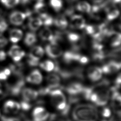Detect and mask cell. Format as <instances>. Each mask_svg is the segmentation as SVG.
Segmentation results:
<instances>
[{"instance_id":"obj_36","label":"cell","mask_w":121,"mask_h":121,"mask_svg":"<svg viewBox=\"0 0 121 121\" xmlns=\"http://www.w3.org/2000/svg\"><path fill=\"white\" fill-rule=\"evenodd\" d=\"M8 43L7 39L2 35H0V48L4 47Z\"/></svg>"},{"instance_id":"obj_9","label":"cell","mask_w":121,"mask_h":121,"mask_svg":"<svg viewBox=\"0 0 121 121\" xmlns=\"http://www.w3.org/2000/svg\"><path fill=\"white\" fill-rule=\"evenodd\" d=\"M23 101L30 103L35 100L38 97V92L30 88H24L22 91Z\"/></svg>"},{"instance_id":"obj_2","label":"cell","mask_w":121,"mask_h":121,"mask_svg":"<svg viewBox=\"0 0 121 121\" xmlns=\"http://www.w3.org/2000/svg\"><path fill=\"white\" fill-rule=\"evenodd\" d=\"M106 83H103L90 88V90L95 93L96 96V100L95 104L98 106L105 105L109 99L110 91L107 88Z\"/></svg>"},{"instance_id":"obj_38","label":"cell","mask_w":121,"mask_h":121,"mask_svg":"<svg viewBox=\"0 0 121 121\" xmlns=\"http://www.w3.org/2000/svg\"><path fill=\"white\" fill-rule=\"evenodd\" d=\"M88 61V59L86 57V56H81L79 60V62L82 64H86V63H87Z\"/></svg>"},{"instance_id":"obj_31","label":"cell","mask_w":121,"mask_h":121,"mask_svg":"<svg viewBox=\"0 0 121 121\" xmlns=\"http://www.w3.org/2000/svg\"><path fill=\"white\" fill-rule=\"evenodd\" d=\"M42 21L43 24L46 26H49L52 25L53 23V18L48 14L41 17L40 18Z\"/></svg>"},{"instance_id":"obj_32","label":"cell","mask_w":121,"mask_h":121,"mask_svg":"<svg viewBox=\"0 0 121 121\" xmlns=\"http://www.w3.org/2000/svg\"><path fill=\"white\" fill-rule=\"evenodd\" d=\"M68 38L71 42L75 43L79 40V35L75 33H70L68 35Z\"/></svg>"},{"instance_id":"obj_47","label":"cell","mask_w":121,"mask_h":121,"mask_svg":"<svg viewBox=\"0 0 121 121\" xmlns=\"http://www.w3.org/2000/svg\"><path fill=\"white\" fill-rule=\"evenodd\" d=\"M1 87H2V86H1V84L0 83V91H1Z\"/></svg>"},{"instance_id":"obj_6","label":"cell","mask_w":121,"mask_h":121,"mask_svg":"<svg viewBox=\"0 0 121 121\" xmlns=\"http://www.w3.org/2000/svg\"><path fill=\"white\" fill-rule=\"evenodd\" d=\"M21 109L20 104L13 100L6 101L3 106L4 112L7 114H16Z\"/></svg>"},{"instance_id":"obj_43","label":"cell","mask_w":121,"mask_h":121,"mask_svg":"<svg viewBox=\"0 0 121 121\" xmlns=\"http://www.w3.org/2000/svg\"><path fill=\"white\" fill-rule=\"evenodd\" d=\"M5 96L4 94L2 92V91H0V100H2L5 97Z\"/></svg>"},{"instance_id":"obj_44","label":"cell","mask_w":121,"mask_h":121,"mask_svg":"<svg viewBox=\"0 0 121 121\" xmlns=\"http://www.w3.org/2000/svg\"><path fill=\"white\" fill-rule=\"evenodd\" d=\"M30 1V0H21V1L22 2V3L24 4H26L28 3V2H29Z\"/></svg>"},{"instance_id":"obj_23","label":"cell","mask_w":121,"mask_h":121,"mask_svg":"<svg viewBox=\"0 0 121 121\" xmlns=\"http://www.w3.org/2000/svg\"><path fill=\"white\" fill-rule=\"evenodd\" d=\"M80 57L81 55L79 54L72 52H66L63 55V59L66 62L70 63L73 61H79Z\"/></svg>"},{"instance_id":"obj_45","label":"cell","mask_w":121,"mask_h":121,"mask_svg":"<svg viewBox=\"0 0 121 121\" xmlns=\"http://www.w3.org/2000/svg\"><path fill=\"white\" fill-rule=\"evenodd\" d=\"M93 1H94V2L95 3H100V2H102V1H104V0H92Z\"/></svg>"},{"instance_id":"obj_15","label":"cell","mask_w":121,"mask_h":121,"mask_svg":"<svg viewBox=\"0 0 121 121\" xmlns=\"http://www.w3.org/2000/svg\"><path fill=\"white\" fill-rule=\"evenodd\" d=\"M42 80V75L41 72L37 69H35L32 71L26 78L27 81L34 84H40Z\"/></svg>"},{"instance_id":"obj_12","label":"cell","mask_w":121,"mask_h":121,"mask_svg":"<svg viewBox=\"0 0 121 121\" xmlns=\"http://www.w3.org/2000/svg\"><path fill=\"white\" fill-rule=\"evenodd\" d=\"M120 68V62L112 61L104 65L101 69L102 72L105 74H112L118 71Z\"/></svg>"},{"instance_id":"obj_1","label":"cell","mask_w":121,"mask_h":121,"mask_svg":"<svg viewBox=\"0 0 121 121\" xmlns=\"http://www.w3.org/2000/svg\"><path fill=\"white\" fill-rule=\"evenodd\" d=\"M72 116L76 121H96L98 112L92 104H81L73 109Z\"/></svg>"},{"instance_id":"obj_21","label":"cell","mask_w":121,"mask_h":121,"mask_svg":"<svg viewBox=\"0 0 121 121\" xmlns=\"http://www.w3.org/2000/svg\"><path fill=\"white\" fill-rule=\"evenodd\" d=\"M41 19L39 17H31L29 18L28 25L29 28L32 31H36L42 25Z\"/></svg>"},{"instance_id":"obj_22","label":"cell","mask_w":121,"mask_h":121,"mask_svg":"<svg viewBox=\"0 0 121 121\" xmlns=\"http://www.w3.org/2000/svg\"><path fill=\"white\" fill-rule=\"evenodd\" d=\"M110 37V43L112 47H115L120 45L121 34L117 32H111L108 35Z\"/></svg>"},{"instance_id":"obj_8","label":"cell","mask_w":121,"mask_h":121,"mask_svg":"<svg viewBox=\"0 0 121 121\" xmlns=\"http://www.w3.org/2000/svg\"><path fill=\"white\" fill-rule=\"evenodd\" d=\"M26 16V14L22 12L18 11H14L9 15V21L14 25L19 26L23 23Z\"/></svg>"},{"instance_id":"obj_40","label":"cell","mask_w":121,"mask_h":121,"mask_svg":"<svg viewBox=\"0 0 121 121\" xmlns=\"http://www.w3.org/2000/svg\"><path fill=\"white\" fill-rule=\"evenodd\" d=\"M8 77L4 73L3 71H0V80H6Z\"/></svg>"},{"instance_id":"obj_48","label":"cell","mask_w":121,"mask_h":121,"mask_svg":"<svg viewBox=\"0 0 121 121\" xmlns=\"http://www.w3.org/2000/svg\"><path fill=\"white\" fill-rule=\"evenodd\" d=\"M69 1H74V0H68Z\"/></svg>"},{"instance_id":"obj_19","label":"cell","mask_w":121,"mask_h":121,"mask_svg":"<svg viewBox=\"0 0 121 121\" xmlns=\"http://www.w3.org/2000/svg\"><path fill=\"white\" fill-rule=\"evenodd\" d=\"M23 32L18 29H13L9 33V39L13 43H17L22 38Z\"/></svg>"},{"instance_id":"obj_3","label":"cell","mask_w":121,"mask_h":121,"mask_svg":"<svg viewBox=\"0 0 121 121\" xmlns=\"http://www.w3.org/2000/svg\"><path fill=\"white\" fill-rule=\"evenodd\" d=\"M50 94L51 102L57 109L63 111L68 107L66 98L60 90L53 89L51 91Z\"/></svg>"},{"instance_id":"obj_42","label":"cell","mask_w":121,"mask_h":121,"mask_svg":"<svg viewBox=\"0 0 121 121\" xmlns=\"http://www.w3.org/2000/svg\"><path fill=\"white\" fill-rule=\"evenodd\" d=\"M3 72H4V73L8 77L11 74V70L10 69H8V68H6L4 69V70H3Z\"/></svg>"},{"instance_id":"obj_17","label":"cell","mask_w":121,"mask_h":121,"mask_svg":"<svg viewBox=\"0 0 121 121\" xmlns=\"http://www.w3.org/2000/svg\"><path fill=\"white\" fill-rule=\"evenodd\" d=\"M106 13L107 18L109 21H112L117 18L120 14L119 10L113 4L108 6L106 8Z\"/></svg>"},{"instance_id":"obj_33","label":"cell","mask_w":121,"mask_h":121,"mask_svg":"<svg viewBox=\"0 0 121 121\" xmlns=\"http://www.w3.org/2000/svg\"><path fill=\"white\" fill-rule=\"evenodd\" d=\"M101 114L104 118H107L111 116L112 111L108 107H104L101 112Z\"/></svg>"},{"instance_id":"obj_27","label":"cell","mask_w":121,"mask_h":121,"mask_svg":"<svg viewBox=\"0 0 121 121\" xmlns=\"http://www.w3.org/2000/svg\"><path fill=\"white\" fill-rule=\"evenodd\" d=\"M36 35L34 33H27L25 37L24 42L27 46H31L36 41Z\"/></svg>"},{"instance_id":"obj_4","label":"cell","mask_w":121,"mask_h":121,"mask_svg":"<svg viewBox=\"0 0 121 121\" xmlns=\"http://www.w3.org/2000/svg\"><path fill=\"white\" fill-rule=\"evenodd\" d=\"M32 116L34 121H46L49 118L50 114L45 108L38 106L34 109Z\"/></svg>"},{"instance_id":"obj_41","label":"cell","mask_w":121,"mask_h":121,"mask_svg":"<svg viewBox=\"0 0 121 121\" xmlns=\"http://www.w3.org/2000/svg\"><path fill=\"white\" fill-rule=\"evenodd\" d=\"M121 75H120V74H119L118 77H117V78H116V80L115 81L117 88L118 86L120 87V85H121Z\"/></svg>"},{"instance_id":"obj_30","label":"cell","mask_w":121,"mask_h":121,"mask_svg":"<svg viewBox=\"0 0 121 121\" xmlns=\"http://www.w3.org/2000/svg\"><path fill=\"white\" fill-rule=\"evenodd\" d=\"M6 7L11 8L17 5L19 2L20 0H0Z\"/></svg>"},{"instance_id":"obj_11","label":"cell","mask_w":121,"mask_h":121,"mask_svg":"<svg viewBox=\"0 0 121 121\" xmlns=\"http://www.w3.org/2000/svg\"><path fill=\"white\" fill-rule=\"evenodd\" d=\"M84 87L79 83H73L68 85L66 90L72 96H75L82 94Z\"/></svg>"},{"instance_id":"obj_14","label":"cell","mask_w":121,"mask_h":121,"mask_svg":"<svg viewBox=\"0 0 121 121\" xmlns=\"http://www.w3.org/2000/svg\"><path fill=\"white\" fill-rule=\"evenodd\" d=\"M43 54L44 50L43 48L40 46H35L31 49L28 55V58L38 62Z\"/></svg>"},{"instance_id":"obj_39","label":"cell","mask_w":121,"mask_h":121,"mask_svg":"<svg viewBox=\"0 0 121 121\" xmlns=\"http://www.w3.org/2000/svg\"><path fill=\"white\" fill-rule=\"evenodd\" d=\"M6 56V53L4 51H0V61H2L5 60Z\"/></svg>"},{"instance_id":"obj_46","label":"cell","mask_w":121,"mask_h":121,"mask_svg":"<svg viewBox=\"0 0 121 121\" xmlns=\"http://www.w3.org/2000/svg\"><path fill=\"white\" fill-rule=\"evenodd\" d=\"M35 1H36L37 2H42L43 1V0H35Z\"/></svg>"},{"instance_id":"obj_49","label":"cell","mask_w":121,"mask_h":121,"mask_svg":"<svg viewBox=\"0 0 121 121\" xmlns=\"http://www.w3.org/2000/svg\"></svg>"},{"instance_id":"obj_7","label":"cell","mask_w":121,"mask_h":121,"mask_svg":"<svg viewBox=\"0 0 121 121\" xmlns=\"http://www.w3.org/2000/svg\"><path fill=\"white\" fill-rule=\"evenodd\" d=\"M9 55L15 62L19 61L25 55V52L18 45H14L9 49Z\"/></svg>"},{"instance_id":"obj_10","label":"cell","mask_w":121,"mask_h":121,"mask_svg":"<svg viewBox=\"0 0 121 121\" xmlns=\"http://www.w3.org/2000/svg\"><path fill=\"white\" fill-rule=\"evenodd\" d=\"M70 26L75 29H82L85 27V19L80 15H75L71 17L70 20Z\"/></svg>"},{"instance_id":"obj_13","label":"cell","mask_w":121,"mask_h":121,"mask_svg":"<svg viewBox=\"0 0 121 121\" xmlns=\"http://www.w3.org/2000/svg\"><path fill=\"white\" fill-rule=\"evenodd\" d=\"M102 73L101 69L97 67H91L87 70L88 77L92 81L99 80L102 77Z\"/></svg>"},{"instance_id":"obj_37","label":"cell","mask_w":121,"mask_h":121,"mask_svg":"<svg viewBox=\"0 0 121 121\" xmlns=\"http://www.w3.org/2000/svg\"><path fill=\"white\" fill-rule=\"evenodd\" d=\"M1 121H21L17 118H8L6 117H2Z\"/></svg>"},{"instance_id":"obj_20","label":"cell","mask_w":121,"mask_h":121,"mask_svg":"<svg viewBox=\"0 0 121 121\" xmlns=\"http://www.w3.org/2000/svg\"><path fill=\"white\" fill-rule=\"evenodd\" d=\"M40 37L44 41H49L52 42L54 38L52 32L48 27H44L42 29L39 33Z\"/></svg>"},{"instance_id":"obj_18","label":"cell","mask_w":121,"mask_h":121,"mask_svg":"<svg viewBox=\"0 0 121 121\" xmlns=\"http://www.w3.org/2000/svg\"><path fill=\"white\" fill-rule=\"evenodd\" d=\"M34 9L35 12L37 13L41 17L48 14L47 7L43 2H37L34 6Z\"/></svg>"},{"instance_id":"obj_26","label":"cell","mask_w":121,"mask_h":121,"mask_svg":"<svg viewBox=\"0 0 121 121\" xmlns=\"http://www.w3.org/2000/svg\"><path fill=\"white\" fill-rule=\"evenodd\" d=\"M112 103L114 108H118L121 106V95L118 92L115 90L112 95Z\"/></svg>"},{"instance_id":"obj_16","label":"cell","mask_w":121,"mask_h":121,"mask_svg":"<svg viewBox=\"0 0 121 121\" xmlns=\"http://www.w3.org/2000/svg\"><path fill=\"white\" fill-rule=\"evenodd\" d=\"M48 88L51 90L52 89H56L60 84V77L55 74H50L46 78Z\"/></svg>"},{"instance_id":"obj_24","label":"cell","mask_w":121,"mask_h":121,"mask_svg":"<svg viewBox=\"0 0 121 121\" xmlns=\"http://www.w3.org/2000/svg\"><path fill=\"white\" fill-rule=\"evenodd\" d=\"M53 22L57 27L60 29H65L68 25V21L66 18L61 15L57 17L53 21Z\"/></svg>"},{"instance_id":"obj_35","label":"cell","mask_w":121,"mask_h":121,"mask_svg":"<svg viewBox=\"0 0 121 121\" xmlns=\"http://www.w3.org/2000/svg\"><path fill=\"white\" fill-rule=\"evenodd\" d=\"M8 27V24L4 20H0V32L5 31Z\"/></svg>"},{"instance_id":"obj_29","label":"cell","mask_w":121,"mask_h":121,"mask_svg":"<svg viewBox=\"0 0 121 121\" xmlns=\"http://www.w3.org/2000/svg\"><path fill=\"white\" fill-rule=\"evenodd\" d=\"M50 4L51 6L56 11H60L63 6L62 0H50Z\"/></svg>"},{"instance_id":"obj_28","label":"cell","mask_w":121,"mask_h":121,"mask_svg":"<svg viewBox=\"0 0 121 121\" xmlns=\"http://www.w3.org/2000/svg\"><path fill=\"white\" fill-rule=\"evenodd\" d=\"M40 67L42 69L48 72L53 70L55 68L53 62L49 60H46L41 62L40 64Z\"/></svg>"},{"instance_id":"obj_5","label":"cell","mask_w":121,"mask_h":121,"mask_svg":"<svg viewBox=\"0 0 121 121\" xmlns=\"http://www.w3.org/2000/svg\"><path fill=\"white\" fill-rule=\"evenodd\" d=\"M45 52L48 56L52 58L60 57L62 53L61 48L56 43H51L45 47Z\"/></svg>"},{"instance_id":"obj_34","label":"cell","mask_w":121,"mask_h":121,"mask_svg":"<svg viewBox=\"0 0 121 121\" xmlns=\"http://www.w3.org/2000/svg\"><path fill=\"white\" fill-rule=\"evenodd\" d=\"M120 111H119L116 114L111 116L107 118H104L102 121H118V120H120Z\"/></svg>"},{"instance_id":"obj_25","label":"cell","mask_w":121,"mask_h":121,"mask_svg":"<svg viewBox=\"0 0 121 121\" xmlns=\"http://www.w3.org/2000/svg\"><path fill=\"white\" fill-rule=\"evenodd\" d=\"M76 8L78 11L84 13H90L91 11L90 5L85 1H82L78 2Z\"/></svg>"}]
</instances>
